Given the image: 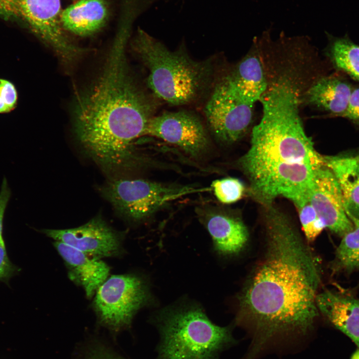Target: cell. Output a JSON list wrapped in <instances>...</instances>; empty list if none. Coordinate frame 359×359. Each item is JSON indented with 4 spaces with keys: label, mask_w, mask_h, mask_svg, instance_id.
Returning a JSON list of instances; mask_svg holds the SVG:
<instances>
[{
    "label": "cell",
    "mask_w": 359,
    "mask_h": 359,
    "mask_svg": "<svg viewBox=\"0 0 359 359\" xmlns=\"http://www.w3.org/2000/svg\"><path fill=\"white\" fill-rule=\"evenodd\" d=\"M262 209L264 251L239 294L237 316L259 348L311 331L321 282L319 260L290 217L273 202Z\"/></svg>",
    "instance_id": "obj_1"
},
{
    "label": "cell",
    "mask_w": 359,
    "mask_h": 359,
    "mask_svg": "<svg viewBox=\"0 0 359 359\" xmlns=\"http://www.w3.org/2000/svg\"><path fill=\"white\" fill-rule=\"evenodd\" d=\"M129 31L120 28L96 79L80 92L72 110L76 138L96 163L109 170L144 161L136 140L145 136L156 103L133 75L126 54Z\"/></svg>",
    "instance_id": "obj_2"
},
{
    "label": "cell",
    "mask_w": 359,
    "mask_h": 359,
    "mask_svg": "<svg viewBox=\"0 0 359 359\" xmlns=\"http://www.w3.org/2000/svg\"><path fill=\"white\" fill-rule=\"evenodd\" d=\"M298 92L286 80L267 87L260 100L262 118L252 129L248 150L238 160L248 193L261 205L278 196L293 203L306 196L315 171L324 164L304 130Z\"/></svg>",
    "instance_id": "obj_3"
},
{
    "label": "cell",
    "mask_w": 359,
    "mask_h": 359,
    "mask_svg": "<svg viewBox=\"0 0 359 359\" xmlns=\"http://www.w3.org/2000/svg\"><path fill=\"white\" fill-rule=\"evenodd\" d=\"M131 45L148 71L147 84L152 93L169 104L195 102L211 82V62L195 60L183 48L171 50L140 29Z\"/></svg>",
    "instance_id": "obj_4"
},
{
    "label": "cell",
    "mask_w": 359,
    "mask_h": 359,
    "mask_svg": "<svg viewBox=\"0 0 359 359\" xmlns=\"http://www.w3.org/2000/svg\"><path fill=\"white\" fill-rule=\"evenodd\" d=\"M267 87L262 63L254 55L245 57L216 84L204 114L217 141L229 145L244 136L252 122L255 104Z\"/></svg>",
    "instance_id": "obj_5"
},
{
    "label": "cell",
    "mask_w": 359,
    "mask_h": 359,
    "mask_svg": "<svg viewBox=\"0 0 359 359\" xmlns=\"http://www.w3.org/2000/svg\"><path fill=\"white\" fill-rule=\"evenodd\" d=\"M158 316L161 359H216L235 342L229 328L213 324L195 304L168 307Z\"/></svg>",
    "instance_id": "obj_6"
},
{
    "label": "cell",
    "mask_w": 359,
    "mask_h": 359,
    "mask_svg": "<svg viewBox=\"0 0 359 359\" xmlns=\"http://www.w3.org/2000/svg\"><path fill=\"white\" fill-rule=\"evenodd\" d=\"M211 190L195 184L164 183L143 179L115 178L102 188L104 196L121 215L134 221L151 217L183 196Z\"/></svg>",
    "instance_id": "obj_7"
},
{
    "label": "cell",
    "mask_w": 359,
    "mask_h": 359,
    "mask_svg": "<svg viewBox=\"0 0 359 359\" xmlns=\"http://www.w3.org/2000/svg\"><path fill=\"white\" fill-rule=\"evenodd\" d=\"M60 0H0V15L26 25L49 46L60 61L72 67L86 53L68 37L61 21Z\"/></svg>",
    "instance_id": "obj_8"
},
{
    "label": "cell",
    "mask_w": 359,
    "mask_h": 359,
    "mask_svg": "<svg viewBox=\"0 0 359 359\" xmlns=\"http://www.w3.org/2000/svg\"><path fill=\"white\" fill-rule=\"evenodd\" d=\"M94 295L93 307L100 320L115 329L129 325L136 312L153 300L147 281L133 274L108 277Z\"/></svg>",
    "instance_id": "obj_9"
},
{
    "label": "cell",
    "mask_w": 359,
    "mask_h": 359,
    "mask_svg": "<svg viewBox=\"0 0 359 359\" xmlns=\"http://www.w3.org/2000/svg\"><path fill=\"white\" fill-rule=\"evenodd\" d=\"M151 136L173 145L192 158H199L210 148L207 132L198 117L184 111L153 116L145 136Z\"/></svg>",
    "instance_id": "obj_10"
},
{
    "label": "cell",
    "mask_w": 359,
    "mask_h": 359,
    "mask_svg": "<svg viewBox=\"0 0 359 359\" xmlns=\"http://www.w3.org/2000/svg\"><path fill=\"white\" fill-rule=\"evenodd\" d=\"M307 196L325 228L342 236L353 229L339 183L324 163L315 171Z\"/></svg>",
    "instance_id": "obj_11"
},
{
    "label": "cell",
    "mask_w": 359,
    "mask_h": 359,
    "mask_svg": "<svg viewBox=\"0 0 359 359\" xmlns=\"http://www.w3.org/2000/svg\"><path fill=\"white\" fill-rule=\"evenodd\" d=\"M41 232L55 241L98 259L119 256L123 251L122 236L110 226L101 215L95 216L77 227L44 229Z\"/></svg>",
    "instance_id": "obj_12"
},
{
    "label": "cell",
    "mask_w": 359,
    "mask_h": 359,
    "mask_svg": "<svg viewBox=\"0 0 359 359\" xmlns=\"http://www.w3.org/2000/svg\"><path fill=\"white\" fill-rule=\"evenodd\" d=\"M196 213L210 234L214 251L222 256L240 253L248 240V229L234 211L211 205L199 206Z\"/></svg>",
    "instance_id": "obj_13"
},
{
    "label": "cell",
    "mask_w": 359,
    "mask_h": 359,
    "mask_svg": "<svg viewBox=\"0 0 359 359\" xmlns=\"http://www.w3.org/2000/svg\"><path fill=\"white\" fill-rule=\"evenodd\" d=\"M54 245L64 261L70 279L82 287L87 297L91 298L108 278L109 266L63 242L55 241Z\"/></svg>",
    "instance_id": "obj_14"
},
{
    "label": "cell",
    "mask_w": 359,
    "mask_h": 359,
    "mask_svg": "<svg viewBox=\"0 0 359 359\" xmlns=\"http://www.w3.org/2000/svg\"><path fill=\"white\" fill-rule=\"evenodd\" d=\"M319 311L359 349V299L326 290L318 293Z\"/></svg>",
    "instance_id": "obj_15"
},
{
    "label": "cell",
    "mask_w": 359,
    "mask_h": 359,
    "mask_svg": "<svg viewBox=\"0 0 359 359\" xmlns=\"http://www.w3.org/2000/svg\"><path fill=\"white\" fill-rule=\"evenodd\" d=\"M108 15L105 0H79L62 11L61 21L65 31L88 36L104 27Z\"/></svg>",
    "instance_id": "obj_16"
},
{
    "label": "cell",
    "mask_w": 359,
    "mask_h": 359,
    "mask_svg": "<svg viewBox=\"0 0 359 359\" xmlns=\"http://www.w3.org/2000/svg\"><path fill=\"white\" fill-rule=\"evenodd\" d=\"M340 187L347 214L359 219V157L323 156Z\"/></svg>",
    "instance_id": "obj_17"
},
{
    "label": "cell",
    "mask_w": 359,
    "mask_h": 359,
    "mask_svg": "<svg viewBox=\"0 0 359 359\" xmlns=\"http://www.w3.org/2000/svg\"><path fill=\"white\" fill-rule=\"evenodd\" d=\"M353 90L346 81L335 76L323 77L307 92V99L313 105L341 117L346 111Z\"/></svg>",
    "instance_id": "obj_18"
},
{
    "label": "cell",
    "mask_w": 359,
    "mask_h": 359,
    "mask_svg": "<svg viewBox=\"0 0 359 359\" xmlns=\"http://www.w3.org/2000/svg\"><path fill=\"white\" fill-rule=\"evenodd\" d=\"M330 37L328 55L332 64L359 82V45L347 36Z\"/></svg>",
    "instance_id": "obj_19"
},
{
    "label": "cell",
    "mask_w": 359,
    "mask_h": 359,
    "mask_svg": "<svg viewBox=\"0 0 359 359\" xmlns=\"http://www.w3.org/2000/svg\"><path fill=\"white\" fill-rule=\"evenodd\" d=\"M351 220L354 228L343 236L334 260L335 267L347 271L359 268V219Z\"/></svg>",
    "instance_id": "obj_20"
},
{
    "label": "cell",
    "mask_w": 359,
    "mask_h": 359,
    "mask_svg": "<svg viewBox=\"0 0 359 359\" xmlns=\"http://www.w3.org/2000/svg\"><path fill=\"white\" fill-rule=\"evenodd\" d=\"M296 207L303 231L309 242L313 241L325 226L307 197L294 203Z\"/></svg>",
    "instance_id": "obj_21"
},
{
    "label": "cell",
    "mask_w": 359,
    "mask_h": 359,
    "mask_svg": "<svg viewBox=\"0 0 359 359\" xmlns=\"http://www.w3.org/2000/svg\"><path fill=\"white\" fill-rule=\"evenodd\" d=\"M216 199L223 204H231L241 199L246 187L238 179L228 177L213 180L210 187Z\"/></svg>",
    "instance_id": "obj_22"
},
{
    "label": "cell",
    "mask_w": 359,
    "mask_h": 359,
    "mask_svg": "<svg viewBox=\"0 0 359 359\" xmlns=\"http://www.w3.org/2000/svg\"><path fill=\"white\" fill-rule=\"evenodd\" d=\"M17 92L9 81L0 79V113L11 111L17 101Z\"/></svg>",
    "instance_id": "obj_23"
},
{
    "label": "cell",
    "mask_w": 359,
    "mask_h": 359,
    "mask_svg": "<svg viewBox=\"0 0 359 359\" xmlns=\"http://www.w3.org/2000/svg\"><path fill=\"white\" fill-rule=\"evenodd\" d=\"M19 271L7 256L5 242H0V281L7 283Z\"/></svg>",
    "instance_id": "obj_24"
},
{
    "label": "cell",
    "mask_w": 359,
    "mask_h": 359,
    "mask_svg": "<svg viewBox=\"0 0 359 359\" xmlns=\"http://www.w3.org/2000/svg\"><path fill=\"white\" fill-rule=\"evenodd\" d=\"M341 117L359 125V87L353 89L347 110Z\"/></svg>",
    "instance_id": "obj_25"
},
{
    "label": "cell",
    "mask_w": 359,
    "mask_h": 359,
    "mask_svg": "<svg viewBox=\"0 0 359 359\" xmlns=\"http://www.w3.org/2000/svg\"><path fill=\"white\" fill-rule=\"evenodd\" d=\"M11 196L7 180L3 178L0 190V242H4L3 237V222L5 211Z\"/></svg>",
    "instance_id": "obj_26"
},
{
    "label": "cell",
    "mask_w": 359,
    "mask_h": 359,
    "mask_svg": "<svg viewBox=\"0 0 359 359\" xmlns=\"http://www.w3.org/2000/svg\"><path fill=\"white\" fill-rule=\"evenodd\" d=\"M86 359H123L113 354L104 347L95 346L92 348L87 356Z\"/></svg>",
    "instance_id": "obj_27"
},
{
    "label": "cell",
    "mask_w": 359,
    "mask_h": 359,
    "mask_svg": "<svg viewBox=\"0 0 359 359\" xmlns=\"http://www.w3.org/2000/svg\"><path fill=\"white\" fill-rule=\"evenodd\" d=\"M351 359H359V349L353 354Z\"/></svg>",
    "instance_id": "obj_28"
}]
</instances>
